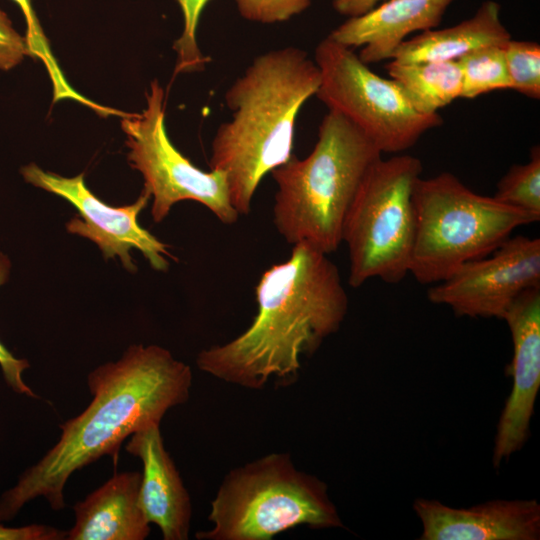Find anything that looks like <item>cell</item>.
Here are the masks:
<instances>
[{
	"label": "cell",
	"instance_id": "obj_1",
	"mask_svg": "<svg viewBox=\"0 0 540 540\" xmlns=\"http://www.w3.org/2000/svg\"><path fill=\"white\" fill-rule=\"evenodd\" d=\"M87 383L90 404L59 426L62 432L56 444L1 496L0 522L12 519L39 497L53 510L63 509V491L71 475L105 455L116 460L127 437L147 425L160 424L170 408L185 403L192 371L161 346L134 344L117 361L91 371Z\"/></svg>",
	"mask_w": 540,
	"mask_h": 540
},
{
	"label": "cell",
	"instance_id": "obj_2",
	"mask_svg": "<svg viewBox=\"0 0 540 540\" xmlns=\"http://www.w3.org/2000/svg\"><path fill=\"white\" fill-rule=\"evenodd\" d=\"M255 295L258 310L250 326L196 359L200 370L250 389L263 388L272 377L296 376L301 357L337 332L348 310L337 266L304 243L263 272Z\"/></svg>",
	"mask_w": 540,
	"mask_h": 540
},
{
	"label": "cell",
	"instance_id": "obj_3",
	"mask_svg": "<svg viewBox=\"0 0 540 540\" xmlns=\"http://www.w3.org/2000/svg\"><path fill=\"white\" fill-rule=\"evenodd\" d=\"M319 85L315 61L287 46L257 56L227 89L232 116L215 132L209 165L225 174L239 215L250 213L262 179L292 156L298 113Z\"/></svg>",
	"mask_w": 540,
	"mask_h": 540
},
{
	"label": "cell",
	"instance_id": "obj_4",
	"mask_svg": "<svg viewBox=\"0 0 540 540\" xmlns=\"http://www.w3.org/2000/svg\"><path fill=\"white\" fill-rule=\"evenodd\" d=\"M382 153L336 111L323 117L313 150L271 174L277 190L273 223L292 245L304 243L327 255L342 242L348 209L371 165Z\"/></svg>",
	"mask_w": 540,
	"mask_h": 540
},
{
	"label": "cell",
	"instance_id": "obj_5",
	"mask_svg": "<svg viewBox=\"0 0 540 540\" xmlns=\"http://www.w3.org/2000/svg\"><path fill=\"white\" fill-rule=\"evenodd\" d=\"M415 240L409 273L422 284L446 279L493 252L539 217L478 194L450 172L420 177L413 191Z\"/></svg>",
	"mask_w": 540,
	"mask_h": 540
},
{
	"label": "cell",
	"instance_id": "obj_6",
	"mask_svg": "<svg viewBox=\"0 0 540 540\" xmlns=\"http://www.w3.org/2000/svg\"><path fill=\"white\" fill-rule=\"evenodd\" d=\"M202 540H271L299 525L314 529L344 525L327 485L299 471L288 454L273 453L233 469L211 502Z\"/></svg>",
	"mask_w": 540,
	"mask_h": 540
},
{
	"label": "cell",
	"instance_id": "obj_7",
	"mask_svg": "<svg viewBox=\"0 0 540 540\" xmlns=\"http://www.w3.org/2000/svg\"><path fill=\"white\" fill-rule=\"evenodd\" d=\"M422 170L420 159L408 154L381 156L368 169L342 228L351 287L373 278L399 283L409 273L416 226L413 191Z\"/></svg>",
	"mask_w": 540,
	"mask_h": 540
},
{
	"label": "cell",
	"instance_id": "obj_8",
	"mask_svg": "<svg viewBox=\"0 0 540 540\" xmlns=\"http://www.w3.org/2000/svg\"><path fill=\"white\" fill-rule=\"evenodd\" d=\"M314 61L320 71L315 96L353 123L382 154L403 152L442 124L438 113H418L394 80L374 73L352 48L329 36L316 46Z\"/></svg>",
	"mask_w": 540,
	"mask_h": 540
},
{
	"label": "cell",
	"instance_id": "obj_9",
	"mask_svg": "<svg viewBox=\"0 0 540 540\" xmlns=\"http://www.w3.org/2000/svg\"><path fill=\"white\" fill-rule=\"evenodd\" d=\"M121 124L130 165L142 174L144 188L153 199L154 222L160 223L172 206L184 200L202 204L224 224L238 220L225 174L197 168L170 141L165 126V92L158 80L150 84L145 109L127 113Z\"/></svg>",
	"mask_w": 540,
	"mask_h": 540
},
{
	"label": "cell",
	"instance_id": "obj_10",
	"mask_svg": "<svg viewBox=\"0 0 540 540\" xmlns=\"http://www.w3.org/2000/svg\"><path fill=\"white\" fill-rule=\"evenodd\" d=\"M20 172L27 183L60 196L75 207L78 214L67 223V231L94 242L105 258L119 257L127 271L135 272L137 267L130 250L136 249L154 270H168V258L174 259L168 245L138 223V215L151 198L145 188L134 203L113 207L88 189L83 174L63 177L33 163Z\"/></svg>",
	"mask_w": 540,
	"mask_h": 540
},
{
	"label": "cell",
	"instance_id": "obj_11",
	"mask_svg": "<svg viewBox=\"0 0 540 540\" xmlns=\"http://www.w3.org/2000/svg\"><path fill=\"white\" fill-rule=\"evenodd\" d=\"M540 287V239L510 236L493 252L457 268L428 289L433 304L457 316L504 318L523 292Z\"/></svg>",
	"mask_w": 540,
	"mask_h": 540
},
{
	"label": "cell",
	"instance_id": "obj_12",
	"mask_svg": "<svg viewBox=\"0 0 540 540\" xmlns=\"http://www.w3.org/2000/svg\"><path fill=\"white\" fill-rule=\"evenodd\" d=\"M503 320L513 342V385L496 428L492 457L495 467L520 450L530 435L540 387V287L518 296Z\"/></svg>",
	"mask_w": 540,
	"mask_h": 540
},
{
	"label": "cell",
	"instance_id": "obj_13",
	"mask_svg": "<svg viewBox=\"0 0 540 540\" xmlns=\"http://www.w3.org/2000/svg\"><path fill=\"white\" fill-rule=\"evenodd\" d=\"M420 540H538L540 504L535 499H495L468 508L418 498Z\"/></svg>",
	"mask_w": 540,
	"mask_h": 540
},
{
	"label": "cell",
	"instance_id": "obj_14",
	"mask_svg": "<svg viewBox=\"0 0 540 540\" xmlns=\"http://www.w3.org/2000/svg\"><path fill=\"white\" fill-rule=\"evenodd\" d=\"M125 448L143 464L139 504L148 522L159 527L164 540L188 539L191 500L165 449L160 424L153 423L134 432Z\"/></svg>",
	"mask_w": 540,
	"mask_h": 540
},
{
	"label": "cell",
	"instance_id": "obj_15",
	"mask_svg": "<svg viewBox=\"0 0 540 540\" xmlns=\"http://www.w3.org/2000/svg\"><path fill=\"white\" fill-rule=\"evenodd\" d=\"M454 0H385L368 12L349 17L328 35L349 48L362 47L367 65L391 60L414 32L437 28Z\"/></svg>",
	"mask_w": 540,
	"mask_h": 540
},
{
	"label": "cell",
	"instance_id": "obj_16",
	"mask_svg": "<svg viewBox=\"0 0 540 540\" xmlns=\"http://www.w3.org/2000/svg\"><path fill=\"white\" fill-rule=\"evenodd\" d=\"M141 472L115 473L74 507L69 540H144L150 523L139 504Z\"/></svg>",
	"mask_w": 540,
	"mask_h": 540
},
{
	"label": "cell",
	"instance_id": "obj_17",
	"mask_svg": "<svg viewBox=\"0 0 540 540\" xmlns=\"http://www.w3.org/2000/svg\"><path fill=\"white\" fill-rule=\"evenodd\" d=\"M500 4L484 1L473 16L460 23L420 32L405 40L391 60L400 63L457 61L467 53L488 45H503L511 34L500 17Z\"/></svg>",
	"mask_w": 540,
	"mask_h": 540
},
{
	"label": "cell",
	"instance_id": "obj_18",
	"mask_svg": "<svg viewBox=\"0 0 540 540\" xmlns=\"http://www.w3.org/2000/svg\"><path fill=\"white\" fill-rule=\"evenodd\" d=\"M385 68L411 106L422 115L436 114L461 97L462 73L457 61L400 63L390 60Z\"/></svg>",
	"mask_w": 540,
	"mask_h": 540
},
{
	"label": "cell",
	"instance_id": "obj_19",
	"mask_svg": "<svg viewBox=\"0 0 540 540\" xmlns=\"http://www.w3.org/2000/svg\"><path fill=\"white\" fill-rule=\"evenodd\" d=\"M503 45L484 46L457 60L462 73L461 98L474 99L495 90L510 89Z\"/></svg>",
	"mask_w": 540,
	"mask_h": 540
},
{
	"label": "cell",
	"instance_id": "obj_20",
	"mask_svg": "<svg viewBox=\"0 0 540 540\" xmlns=\"http://www.w3.org/2000/svg\"><path fill=\"white\" fill-rule=\"evenodd\" d=\"M508 206L540 218V149L534 146L530 160L512 165L499 180L493 196Z\"/></svg>",
	"mask_w": 540,
	"mask_h": 540
},
{
	"label": "cell",
	"instance_id": "obj_21",
	"mask_svg": "<svg viewBox=\"0 0 540 540\" xmlns=\"http://www.w3.org/2000/svg\"><path fill=\"white\" fill-rule=\"evenodd\" d=\"M504 54L510 89L534 100L540 99V45L509 39Z\"/></svg>",
	"mask_w": 540,
	"mask_h": 540
},
{
	"label": "cell",
	"instance_id": "obj_22",
	"mask_svg": "<svg viewBox=\"0 0 540 540\" xmlns=\"http://www.w3.org/2000/svg\"><path fill=\"white\" fill-rule=\"evenodd\" d=\"M23 13L26 22L25 41L28 55L39 59L45 65L53 86V100L74 99L77 91L71 87L61 71L49 47L48 40L39 23L31 0H12Z\"/></svg>",
	"mask_w": 540,
	"mask_h": 540
},
{
	"label": "cell",
	"instance_id": "obj_23",
	"mask_svg": "<svg viewBox=\"0 0 540 540\" xmlns=\"http://www.w3.org/2000/svg\"><path fill=\"white\" fill-rule=\"evenodd\" d=\"M183 15V31L175 41L177 53L175 75L204 70L210 58L205 56L197 42V29L203 9L209 0H177Z\"/></svg>",
	"mask_w": 540,
	"mask_h": 540
},
{
	"label": "cell",
	"instance_id": "obj_24",
	"mask_svg": "<svg viewBox=\"0 0 540 540\" xmlns=\"http://www.w3.org/2000/svg\"><path fill=\"white\" fill-rule=\"evenodd\" d=\"M313 0H235L244 19L261 24L285 22L304 12Z\"/></svg>",
	"mask_w": 540,
	"mask_h": 540
},
{
	"label": "cell",
	"instance_id": "obj_25",
	"mask_svg": "<svg viewBox=\"0 0 540 540\" xmlns=\"http://www.w3.org/2000/svg\"><path fill=\"white\" fill-rule=\"evenodd\" d=\"M11 271V262L7 255L0 252V286L4 285ZM0 368L7 385L19 394H24L32 398L37 395L24 382L23 372L29 368V362L26 359H18L13 356L6 347L0 342Z\"/></svg>",
	"mask_w": 540,
	"mask_h": 540
},
{
	"label": "cell",
	"instance_id": "obj_26",
	"mask_svg": "<svg viewBox=\"0 0 540 540\" xmlns=\"http://www.w3.org/2000/svg\"><path fill=\"white\" fill-rule=\"evenodd\" d=\"M28 55L25 37L13 27L7 14L0 9V70H10Z\"/></svg>",
	"mask_w": 540,
	"mask_h": 540
},
{
	"label": "cell",
	"instance_id": "obj_27",
	"mask_svg": "<svg viewBox=\"0 0 540 540\" xmlns=\"http://www.w3.org/2000/svg\"><path fill=\"white\" fill-rule=\"evenodd\" d=\"M67 532L55 527L32 524L23 527H5L0 522V540H62Z\"/></svg>",
	"mask_w": 540,
	"mask_h": 540
},
{
	"label": "cell",
	"instance_id": "obj_28",
	"mask_svg": "<svg viewBox=\"0 0 540 540\" xmlns=\"http://www.w3.org/2000/svg\"><path fill=\"white\" fill-rule=\"evenodd\" d=\"M385 0H332L334 10L346 17L362 15Z\"/></svg>",
	"mask_w": 540,
	"mask_h": 540
}]
</instances>
